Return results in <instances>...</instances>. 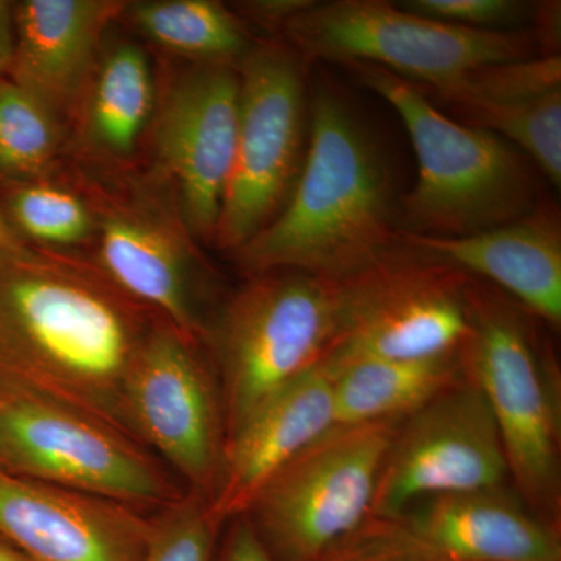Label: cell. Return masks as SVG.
<instances>
[{"label": "cell", "mask_w": 561, "mask_h": 561, "mask_svg": "<svg viewBox=\"0 0 561 561\" xmlns=\"http://www.w3.org/2000/svg\"><path fill=\"white\" fill-rule=\"evenodd\" d=\"M216 561H276L247 516L232 522Z\"/></svg>", "instance_id": "obj_29"}, {"label": "cell", "mask_w": 561, "mask_h": 561, "mask_svg": "<svg viewBox=\"0 0 561 561\" xmlns=\"http://www.w3.org/2000/svg\"><path fill=\"white\" fill-rule=\"evenodd\" d=\"M99 261L125 297L154 309L161 320L197 342L202 328L192 262L171 231L144 217L114 214L102 224Z\"/></svg>", "instance_id": "obj_19"}, {"label": "cell", "mask_w": 561, "mask_h": 561, "mask_svg": "<svg viewBox=\"0 0 561 561\" xmlns=\"http://www.w3.org/2000/svg\"><path fill=\"white\" fill-rule=\"evenodd\" d=\"M463 124L511 140L531 158L553 186L560 187L561 88L478 111Z\"/></svg>", "instance_id": "obj_25"}, {"label": "cell", "mask_w": 561, "mask_h": 561, "mask_svg": "<svg viewBox=\"0 0 561 561\" xmlns=\"http://www.w3.org/2000/svg\"><path fill=\"white\" fill-rule=\"evenodd\" d=\"M557 88H561V60L559 55H549L485 66L449 87L421 91L442 105L451 106L463 122L478 111L524 101Z\"/></svg>", "instance_id": "obj_24"}, {"label": "cell", "mask_w": 561, "mask_h": 561, "mask_svg": "<svg viewBox=\"0 0 561 561\" xmlns=\"http://www.w3.org/2000/svg\"><path fill=\"white\" fill-rule=\"evenodd\" d=\"M302 57L376 66L440 90L485 66L531 60L537 32L476 31L420 16L383 0L313 2L284 25Z\"/></svg>", "instance_id": "obj_6"}, {"label": "cell", "mask_w": 561, "mask_h": 561, "mask_svg": "<svg viewBox=\"0 0 561 561\" xmlns=\"http://www.w3.org/2000/svg\"><path fill=\"white\" fill-rule=\"evenodd\" d=\"M151 518L0 468V537L32 561H142Z\"/></svg>", "instance_id": "obj_14"}, {"label": "cell", "mask_w": 561, "mask_h": 561, "mask_svg": "<svg viewBox=\"0 0 561 561\" xmlns=\"http://www.w3.org/2000/svg\"><path fill=\"white\" fill-rule=\"evenodd\" d=\"M401 421L334 430L272 479L247 518L276 561H319L371 518Z\"/></svg>", "instance_id": "obj_7"}, {"label": "cell", "mask_w": 561, "mask_h": 561, "mask_svg": "<svg viewBox=\"0 0 561 561\" xmlns=\"http://www.w3.org/2000/svg\"><path fill=\"white\" fill-rule=\"evenodd\" d=\"M125 7L114 0L14 3L11 81L60 117L88 90L103 32Z\"/></svg>", "instance_id": "obj_17"}, {"label": "cell", "mask_w": 561, "mask_h": 561, "mask_svg": "<svg viewBox=\"0 0 561 561\" xmlns=\"http://www.w3.org/2000/svg\"><path fill=\"white\" fill-rule=\"evenodd\" d=\"M350 298L351 276L300 271L254 275L231 298L214 331L225 437L273 393L319 364L345 324Z\"/></svg>", "instance_id": "obj_4"}, {"label": "cell", "mask_w": 561, "mask_h": 561, "mask_svg": "<svg viewBox=\"0 0 561 561\" xmlns=\"http://www.w3.org/2000/svg\"><path fill=\"white\" fill-rule=\"evenodd\" d=\"M468 275L391 251L351 276L345 324L319 364L330 376L373 360H427L459 353L471 335Z\"/></svg>", "instance_id": "obj_10"}, {"label": "cell", "mask_w": 561, "mask_h": 561, "mask_svg": "<svg viewBox=\"0 0 561 561\" xmlns=\"http://www.w3.org/2000/svg\"><path fill=\"white\" fill-rule=\"evenodd\" d=\"M239 95L234 66L197 65L172 84L158 114V153L179 186L184 224L208 241L234 161Z\"/></svg>", "instance_id": "obj_13"}, {"label": "cell", "mask_w": 561, "mask_h": 561, "mask_svg": "<svg viewBox=\"0 0 561 561\" xmlns=\"http://www.w3.org/2000/svg\"><path fill=\"white\" fill-rule=\"evenodd\" d=\"M0 561H32L5 538L0 537Z\"/></svg>", "instance_id": "obj_33"}, {"label": "cell", "mask_w": 561, "mask_h": 561, "mask_svg": "<svg viewBox=\"0 0 561 561\" xmlns=\"http://www.w3.org/2000/svg\"><path fill=\"white\" fill-rule=\"evenodd\" d=\"M88 99V133L99 149L114 157L135 150L154 111V81L138 46L122 43L95 66Z\"/></svg>", "instance_id": "obj_21"}, {"label": "cell", "mask_w": 561, "mask_h": 561, "mask_svg": "<svg viewBox=\"0 0 561 561\" xmlns=\"http://www.w3.org/2000/svg\"><path fill=\"white\" fill-rule=\"evenodd\" d=\"M220 524L205 496H181L151 518L142 561H216Z\"/></svg>", "instance_id": "obj_27"}, {"label": "cell", "mask_w": 561, "mask_h": 561, "mask_svg": "<svg viewBox=\"0 0 561 561\" xmlns=\"http://www.w3.org/2000/svg\"><path fill=\"white\" fill-rule=\"evenodd\" d=\"M7 219L18 234L49 245H76L90 236L92 217L76 195L49 184L25 183L11 192Z\"/></svg>", "instance_id": "obj_26"}, {"label": "cell", "mask_w": 561, "mask_h": 561, "mask_svg": "<svg viewBox=\"0 0 561 561\" xmlns=\"http://www.w3.org/2000/svg\"><path fill=\"white\" fill-rule=\"evenodd\" d=\"M238 70V140L213 238L234 253L286 205L305 161L306 124L305 77L289 49H250Z\"/></svg>", "instance_id": "obj_9"}, {"label": "cell", "mask_w": 561, "mask_h": 561, "mask_svg": "<svg viewBox=\"0 0 561 561\" xmlns=\"http://www.w3.org/2000/svg\"><path fill=\"white\" fill-rule=\"evenodd\" d=\"M332 430V379L313 365L228 435L219 481L208 500L214 518L224 523L245 515L283 468Z\"/></svg>", "instance_id": "obj_15"}, {"label": "cell", "mask_w": 561, "mask_h": 561, "mask_svg": "<svg viewBox=\"0 0 561 561\" xmlns=\"http://www.w3.org/2000/svg\"><path fill=\"white\" fill-rule=\"evenodd\" d=\"M402 9L431 20L476 28L501 31L519 24L531 7L516 0H409Z\"/></svg>", "instance_id": "obj_28"}, {"label": "cell", "mask_w": 561, "mask_h": 561, "mask_svg": "<svg viewBox=\"0 0 561 561\" xmlns=\"http://www.w3.org/2000/svg\"><path fill=\"white\" fill-rule=\"evenodd\" d=\"M14 3L0 0V77L10 72L14 57Z\"/></svg>", "instance_id": "obj_31"}, {"label": "cell", "mask_w": 561, "mask_h": 561, "mask_svg": "<svg viewBox=\"0 0 561 561\" xmlns=\"http://www.w3.org/2000/svg\"><path fill=\"white\" fill-rule=\"evenodd\" d=\"M28 249L14 228L11 227L5 213L0 209V256H9V254L20 253Z\"/></svg>", "instance_id": "obj_32"}, {"label": "cell", "mask_w": 561, "mask_h": 561, "mask_svg": "<svg viewBox=\"0 0 561 561\" xmlns=\"http://www.w3.org/2000/svg\"><path fill=\"white\" fill-rule=\"evenodd\" d=\"M311 138L286 205L236 251L251 275L300 271L350 278L398 245L390 181L378 147L341 95L317 91Z\"/></svg>", "instance_id": "obj_2"}, {"label": "cell", "mask_w": 561, "mask_h": 561, "mask_svg": "<svg viewBox=\"0 0 561 561\" xmlns=\"http://www.w3.org/2000/svg\"><path fill=\"white\" fill-rule=\"evenodd\" d=\"M195 342L164 320L151 324L124 387V421L192 493L209 500L225 449L224 409Z\"/></svg>", "instance_id": "obj_11"}, {"label": "cell", "mask_w": 561, "mask_h": 561, "mask_svg": "<svg viewBox=\"0 0 561 561\" xmlns=\"http://www.w3.org/2000/svg\"><path fill=\"white\" fill-rule=\"evenodd\" d=\"M471 335L459 351L500 432L508 474L541 515L559 508V430L540 362L518 312L468 284Z\"/></svg>", "instance_id": "obj_8"}, {"label": "cell", "mask_w": 561, "mask_h": 561, "mask_svg": "<svg viewBox=\"0 0 561 561\" xmlns=\"http://www.w3.org/2000/svg\"><path fill=\"white\" fill-rule=\"evenodd\" d=\"M131 20L146 38L198 65L232 66L250 51L241 21L213 0L140 2Z\"/></svg>", "instance_id": "obj_22"}, {"label": "cell", "mask_w": 561, "mask_h": 561, "mask_svg": "<svg viewBox=\"0 0 561 561\" xmlns=\"http://www.w3.org/2000/svg\"><path fill=\"white\" fill-rule=\"evenodd\" d=\"M346 66L397 111L411 136L416 180L402 202L400 231L459 238L535 208L530 172L504 139L446 116L413 81L362 62Z\"/></svg>", "instance_id": "obj_3"}, {"label": "cell", "mask_w": 561, "mask_h": 561, "mask_svg": "<svg viewBox=\"0 0 561 561\" xmlns=\"http://www.w3.org/2000/svg\"><path fill=\"white\" fill-rule=\"evenodd\" d=\"M60 117L38 99L0 79V176L31 180L49 171L60 149Z\"/></svg>", "instance_id": "obj_23"}, {"label": "cell", "mask_w": 561, "mask_h": 561, "mask_svg": "<svg viewBox=\"0 0 561 561\" xmlns=\"http://www.w3.org/2000/svg\"><path fill=\"white\" fill-rule=\"evenodd\" d=\"M423 260L478 275L507 290L524 308L552 327L561 323V227L559 210L540 205L491 230L440 238L397 231Z\"/></svg>", "instance_id": "obj_16"}, {"label": "cell", "mask_w": 561, "mask_h": 561, "mask_svg": "<svg viewBox=\"0 0 561 561\" xmlns=\"http://www.w3.org/2000/svg\"><path fill=\"white\" fill-rule=\"evenodd\" d=\"M0 468L128 507L183 494L144 445L94 413L0 375Z\"/></svg>", "instance_id": "obj_5"}, {"label": "cell", "mask_w": 561, "mask_h": 561, "mask_svg": "<svg viewBox=\"0 0 561 561\" xmlns=\"http://www.w3.org/2000/svg\"><path fill=\"white\" fill-rule=\"evenodd\" d=\"M404 420L383 460L371 518H397L423 497L501 489L508 468L500 432L470 379Z\"/></svg>", "instance_id": "obj_12"}, {"label": "cell", "mask_w": 561, "mask_h": 561, "mask_svg": "<svg viewBox=\"0 0 561 561\" xmlns=\"http://www.w3.org/2000/svg\"><path fill=\"white\" fill-rule=\"evenodd\" d=\"M131 302L32 249L0 256V375L128 434L125 381L149 331Z\"/></svg>", "instance_id": "obj_1"}, {"label": "cell", "mask_w": 561, "mask_h": 561, "mask_svg": "<svg viewBox=\"0 0 561 561\" xmlns=\"http://www.w3.org/2000/svg\"><path fill=\"white\" fill-rule=\"evenodd\" d=\"M400 516L427 561H561L551 524L502 489L432 497Z\"/></svg>", "instance_id": "obj_18"}, {"label": "cell", "mask_w": 561, "mask_h": 561, "mask_svg": "<svg viewBox=\"0 0 561 561\" xmlns=\"http://www.w3.org/2000/svg\"><path fill=\"white\" fill-rule=\"evenodd\" d=\"M311 0H265V2H251L245 7L251 18L264 24L286 25L291 18L309 9Z\"/></svg>", "instance_id": "obj_30"}, {"label": "cell", "mask_w": 561, "mask_h": 561, "mask_svg": "<svg viewBox=\"0 0 561 561\" xmlns=\"http://www.w3.org/2000/svg\"><path fill=\"white\" fill-rule=\"evenodd\" d=\"M461 373L459 353L437 359L351 365L331 376L334 430L405 419L461 381Z\"/></svg>", "instance_id": "obj_20"}]
</instances>
